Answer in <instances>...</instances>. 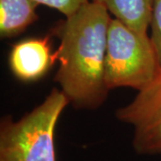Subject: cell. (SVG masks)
Listing matches in <instances>:
<instances>
[{
	"instance_id": "6da1fadb",
	"label": "cell",
	"mask_w": 161,
	"mask_h": 161,
	"mask_svg": "<svg viewBox=\"0 0 161 161\" xmlns=\"http://www.w3.org/2000/svg\"><path fill=\"white\" fill-rule=\"evenodd\" d=\"M111 20L105 6L89 1L52 28L59 40L54 80L75 108L96 110L108 98L104 64Z\"/></svg>"
},
{
	"instance_id": "7a4b0ae2",
	"label": "cell",
	"mask_w": 161,
	"mask_h": 161,
	"mask_svg": "<svg viewBox=\"0 0 161 161\" xmlns=\"http://www.w3.org/2000/svg\"><path fill=\"white\" fill-rule=\"evenodd\" d=\"M69 101L61 90L52 89L44 101L18 121H0V161H57L55 131Z\"/></svg>"
},
{
	"instance_id": "3957f363",
	"label": "cell",
	"mask_w": 161,
	"mask_h": 161,
	"mask_svg": "<svg viewBox=\"0 0 161 161\" xmlns=\"http://www.w3.org/2000/svg\"><path fill=\"white\" fill-rule=\"evenodd\" d=\"M160 72L154 47L148 34H141L121 21L110 22L104 64L107 88L130 87L141 91Z\"/></svg>"
},
{
	"instance_id": "277c9868",
	"label": "cell",
	"mask_w": 161,
	"mask_h": 161,
	"mask_svg": "<svg viewBox=\"0 0 161 161\" xmlns=\"http://www.w3.org/2000/svg\"><path fill=\"white\" fill-rule=\"evenodd\" d=\"M116 118L133 127L132 148L139 155H161V70L132 102L115 111Z\"/></svg>"
},
{
	"instance_id": "5b68a950",
	"label": "cell",
	"mask_w": 161,
	"mask_h": 161,
	"mask_svg": "<svg viewBox=\"0 0 161 161\" xmlns=\"http://www.w3.org/2000/svg\"><path fill=\"white\" fill-rule=\"evenodd\" d=\"M56 61L57 51L52 53L49 37L29 38L12 47L8 64L12 74L23 82H33L48 73Z\"/></svg>"
},
{
	"instance_id": "8992f818",
	"label": "cell",
	"mask_w": 161,
	"mask_h": 161,
	"mask_svg": "<svg viewBox=\"0 0 161 161\" xmlns=\"http://www.w3.org/2000/svg\"><path fill=\"white\" fill-rule=\"evenodd\" d=\"M35 0H0V37L11 39L22 34L39 15Z\"/></svg>"
},
{
	"instance_id": "52a82bcc",
	"label": "cell",
	"mask_w": 161,
	"mask_h": 161,
	"mask_svg": "<svg viewBox=\"0 0 161 161\" xmlns=\"http://www.w3.org/2000/svg\"><path fill=\"white\" fill-rule=\"evenodd\" d=\"M136 32L148 34L156 0H92Z\"/></svg>"
},
{
	"instance_id": "ba28073f",
	"label": "cell",
	"mask_w": 161,
	"mask_h": 161,
	"mask_svg": "<svg viewBox=\"0 0 161 161\" xmlns=\"http://www.w3.org/2000/svg\"><path fill=\"white\" fill-rule=\"evenodd\" d=\"M150 28V40L161 70V0L155 1Z\"/></svg>"
},
{
	"instance_id": "9c48e42d",
	"label": "cell",
	"mask_w": 161,
	"mask_h": 161,
	"mask_svg": "<svg viewBox=\"0 0 161 161\" xmlns=\"http://www.w3.org/2000/svg\"><path fill=\"white\" fill-rule=\"evenodd\" d=\"M39 5L46 6L57 10L67 17L75 14L80 6L90 0H35Z\"/></svg>"
}]
</instances>
